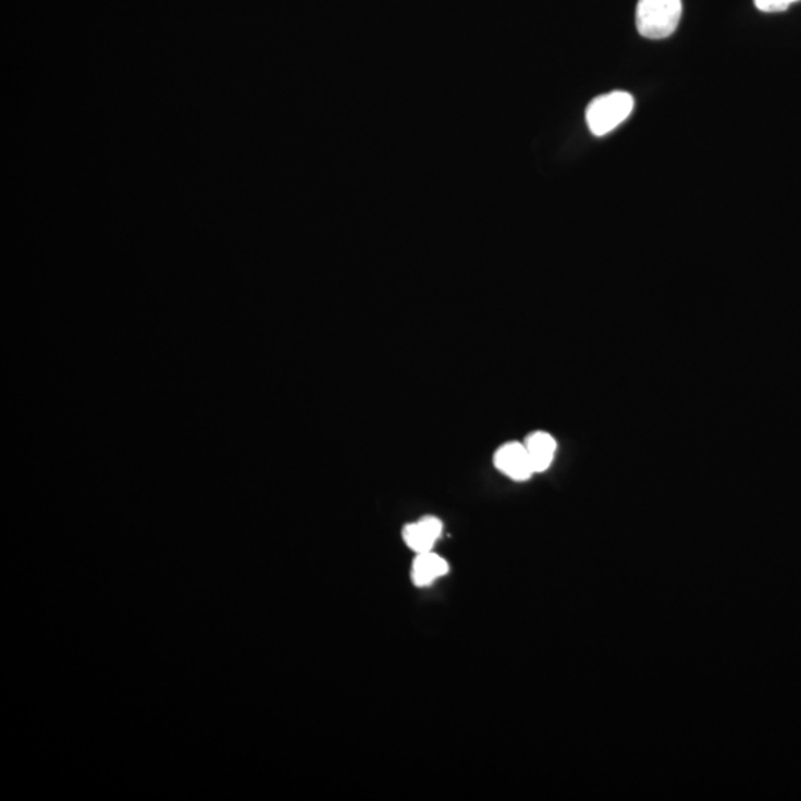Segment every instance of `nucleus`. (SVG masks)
<instances>
[{"instance_id": "1", "label": "nucleus", "mask_w": 801, "mask_h": 801, "mask_svg": "<svg viewBox=\"0 0 801 801\" xmlns=\"http://www.w3.org/2000/svg\"><path fill=\"white\" fill-rule=\"evenodd\" d=\"M681 12V0H639L637 30L645 39L669 38L677 30Z\"/></svg>"}, {"instance_id": "2", "label": "nucleus", "mask_w": 801, "mask_h": 801, "mask_svg": "<svg viewBox=\"0 0 801 801\" xmlns=\"http://www.w3.org/2000/svg\"><path fill=\"white\" fill-rule=\"evenodd\" d=\"M633 109L631 94L613 91L591 101L587 109V124L596 137L607 136L613 130L628 120Z\"/></svg>"}, {"instance_id": "6", "label": "nucleus", "mask_w": 801, "mask_h": 801, "mask_svg": "<svg viewBox=\"0 0 801 801\" xmlns=\"http://www.w3.org/2000/svg\"><path fill=\"white\" fill-rule=\"evenodd\" d=\"M525 444L527 452H529L534 473L545 472L551 464H553L555 452H557V441L550 433L534 432L531 433Z\"/></svg>"}, {"instance_id": "5", "label": "nucleus", "mask_w": 801, "mask_h": 801, "mask_svg": "<svg viewBox=\"0 0 801 801\" xmlns=\"http://www.w3.org/2000/svg\"><path fill=\"white\" fill-rule=\"evenodd\" d=\"M448 574V563L440 555L429 553L417 554L412 563L411 578L417 587H428Z\"/></svg>"}, {"instance_id": "4", "label": "nucleus", "mask_w": 801, "mask_h": 801, "mask_svg": "<svg viewBox=\"0 0 801 801\" xmlns=\"http://www.w3.org/2000/svg\"><path fill=\"white\" fill-rule=\"evenodd\" d=\"M443 534V522L436 517H423L403 530L404 542L416 554L429 553Z\"/></svg>"}, {"instance_id": "7", "label": "nucleus", "mask_w": 801, "mask_h": 801, "mask_svg": "<svg viewBox=\"0 0 801 801\" xmlns=\"http://www.w3.org/2000/svg\"><path fill=\"white\" fill-rule=\"evenodd\" d=\"M799 0H754L757 10L763 12H782Z\"/></svg>"}, {"instance_id": "3", "label": "nucleus", "mask_w": 801, "mask_h": 801, "mask_svg": "<svg viewBox=\"0 0 801 801\" xmlns=\"http://www.w3.org/2000/svg\"><path fill=\"white\" fill-rule=\"evenodd\" d=\"M494 466L515 481L529 480L534 473L526 444L515 443V441L497 448L494 455Z\"/></svg>"}]
</instances>
